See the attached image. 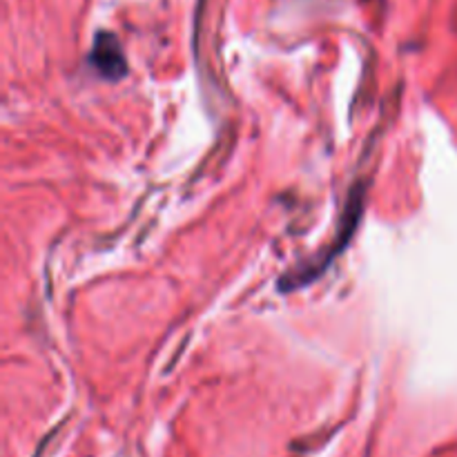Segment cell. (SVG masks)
<instances>
[{
  "label": "cell",
  "instance_id": "obj_1",
  "mask_svg": "<svg viewBox=\"0 0 457 457\" xmlns=\"http://www.w3.org/2000/svg\"><path fill=\"white\" fill-rule=\"evenodd\" d=\"M92 62L103 76H107V79H119L125 71V58L120 54L119 40L112 34L98 36L96 43H94Z\"/></svg>",
  "mask_w": 457,
  "mask_h": 457
}]
</instances>
